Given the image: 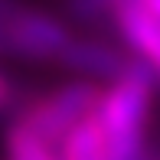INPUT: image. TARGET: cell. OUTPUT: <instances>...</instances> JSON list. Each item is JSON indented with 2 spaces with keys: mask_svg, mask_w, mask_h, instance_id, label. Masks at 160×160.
<instances>
[{
  "mask_svg": "<svg viewBox=\"0 0 160 160\" xmlns=\"http://www.w3.org/2000/svg\"><path fill=\"white\" fill-rule=\"evenodd\" d=\"M157 82L160 78L154 72L134 59L124 75H118L114 82L101 88L95 114L108 134V160L144 157V137H147V118H150Z\"/></svg>",
  "mask_w": 160,
  "mask_h": 160,
  "instance_id": "obj_1",
  "label": "cell"
},
{
  "mask_svg": "<svg viewBox=\"0 0 160 160\" xmlns=\"http://www.w3.org/2000/svg\"><path fill=\"white\" fill-rule=\"evenodd\" d=\"M101 88H105L101 82H92V78L78 75L52 92H42V95L30 98L17 111V121L26 124L33 134H39L42 141H49L52 147H59L62 137L98 108Z\"/></svg>",
  "mask_w": 160,
  "mask_h": 160,
  "instance_id": "obj_2",
  "label": "cell"
},
{
  "mask_svg": "<svg viewBox=\"0 0 160 160\" xmlns=\"http://www.w3.org/2000/svg\"><path fill=\"white\" fill-rule=\"evenodd\" d=\"M3 33H7V52H17L20 59L30 62H59L69 42L75 39L65 20L46 10H26V7L7 10Z\"/></svg>",
  "mask_w": 160,
  "mask_h": 160,
  "instance_id": "obj_3",
  "label": "cell"
},
{
  "mask_svg": "<svg viewBox=\"0 0 160 160\" xmlns=\"http://www.w3.org/2000/svg\"><path fill=\"white\" fill-rule=\"evenodd\" d=\"M111 17L131 56L160 78V17L147 13L137 0H121Z\"/></svg>",
  "mask_w": 160,
  "mask_h": 160,
  "instance_id": "obj_4",
  "label": "cell"
},
{
  "mask_svg": "<svg viewBox=\"0 0 160 160\" xmlns=\"http://www.w3.org/2000/svg\"><path fill=\"white\" fill-rule=\"evenodd\" d=\"M65 69H72L75 75L82 78H92V82H114L118 75H124V72L131 69V62H134V56L121 52V49L108 46V42L101 39H72L69 49L62 52L59 59Z\"/></svg>",
  "mask_w": 160,
  "mask_h": 160,
  "instance_id": "obj_5",
  "label": "cell"
},
{
  "mask_svg": "<svg viewBox=\"0 0 160 160\" xmlns=\"http://www.w3.org/2000/svg\"><path fill=\"white\" fill-rule=\"evenodd\" d=\"M59 160H108V134L95 111L59 141Z\"/></svg>",
  "mask_w": 160,
  "mask_h": 160,
  "instance_id": "obj_6",
  "label": "cell"
},
{
  "mask_svg": "<svg viewBox=\"0 0 160 160\" xmlns=\"http://www.w3.org/2000/svg\"><path fill=\"white\" fill-rule=\"evenodd\" d=\"M3 154H7V160H59V150L52 144L42 141L39 134H33L17 118L3 131Z\"/></svg>",
  "mask_w": 160,
  "mask_h": 160,
  "instance_id": "obj_7",
  "label": "cell"
},
{
  "mask_svg": "<svg viewBox=\"0 0 160 160\" xmlns=\"http://www.w3.org/2000/svg\"><path fill=\"white\" fill-rule=\"evenodd\" d=\"M121 0H69V10L75 20H101L105 13H111Z\"/></svg>",
  "mask_w": 160,
  "mask_h": 160,
  "instance_id": "obj_8",
  "label": "cell"
},
{
  "mask_svg": "<svg viewBox=\"0 0 160 160\" xmlns=\"http://www.w3.org/2000/svg\"><path fill=\"white\" fill-rule=\"evenodd\" d=\"M13 101H17V88H13L10 75H3V72H0V111H7Z\"/></svg>",
  "mask_w": 160,
  "mask_h": 160,
  "instance_id": "obj_9",
  "label": "cell"
},
{
  "mask_svg": "<svg viewBox=\"0 0 160 160\" xmlns=\"http://www.w3.org/2000/svg\"><path fill=\"white\" fill-rule=\"evenodd\" d=\"M137 3L144 7L147 13H154V17H160V0H137Z\"/></svg>",
  "mask_w": 160,
  "mask_h": 160,
  "instance_id": "obj_10",
  "label": "cell"
},
{
  "mask_svg": "<svg viewBox=\"0 0 160 160\" xmlns=\"http://www.w3.org/2000/svg\"><path fill=\"white\" fill-rule=\"evenodd\" d=\"M7 49V33H3V17H0V52Z\"/></svg>",
  "mask_w": 160,
  "mask_h": 160,
  "instance_id": "obj_11",
  "label": "cell"
}]
</instances>
